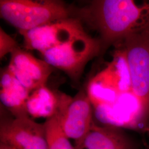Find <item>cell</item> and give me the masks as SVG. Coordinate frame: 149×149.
Instances as JSON below:
<instances>
[{
  "label": "cell",
  "mask_w": 149,
  "mask_h": 149,
  "mask_svg": "<svg viewBox=\"0 0 149 149\" xmlns=\"http://www.w3.org/2000/svg\"><path fill=\"white\" fill-rule=\"evenodd\" d=\"M73 12L98 32L101 56L129 34L149 27V1L138 5L133 0H95Z\"/></svg>",
  "instance_id": "cell-1"
},
{
  "label": "cell",
  "mask_w": 149,
  "mask_h": 149,
  "mask_svg": "<svg viewBox=\"0 0 149 149\" xmlns=\"http://www.w3.org/2000/svg\"><path fill=\"white\" fill-rule=\"evenodd\" d=\"M122 42L131 93L145 131L149 132V27L129 34Z\"/></svg>",
  "instance_id": "cell-2"
},
{
  "label": "cell",
  "mask_w": 149,
  "mask_h": 149,
  "mask_svg": "<svg viewBox=\"0 0 149 149\" xmlns=\"http://www.w3.org/2000/svg\"><path fill=\"white\" fill-rule=\"evenodd\" d=\"M72 11L56 0H1L2 18L19 31H27L48 23L72 17Z\"/></svg>",
  "instance_id": "cell-3"
},
{
  "label": "cell",
  "mask_w": 149,
  "mask_h": 149,
  "mask_svg": "<svg viewBox=\"0 0 149 149\" xmlns=\"http://www.w3.org/2000/svg\"><path fill=\"white\" fill-rule=\"evenodd\" d=\"M101 42L85 32L67 42L41 54L53 68L64 71L75 81L80 79L86 65L101 55Z\"/></svg>",
  "instance_id": "cell-4"
},
{
  "label": "cell",
  "mask_w": 149,
  "mask_h": 149,
  "mask_svg": "<svg viewBox=\"0 0 149 149\" xmlns=\"http://www.w3.org/2000/svg\"><path fill=\"white\" fill-rule=\"evenodd\" d=\"M127 67L122 52L116 55L107 68L90 81L86 92L94 108L111 104L130 89L127 86L124 69Z\"/></svg>",
  "instance_id": "cell-5"
},
{
  "label": "cell",
  "mask_w": 149,
  "mask_h": 149,
  "mask_svg": "<svg viewBox=\"0 0 149 149\" xmlns=\"http://www.w3.org/2000/svg\"><path fill=\"white\" fill-rule=\"evenodd\" d=\"M85 32L80 19L70 17L19 33L23 38L24 48L42 54Z\"/></svg>",
  "instance_id": "cell-6"
},
{
  "label": "cell",
  "mask_w": 149,
  "mask_h": 149,
  "mask_svg": "<svg viewBox=\"0 0 149 149\" xmlns=\"http://www.w3.org/2000/svg\"><path fill=\"white\" fill-rule=\"evenodd\" d=\"M0 143L16 149H48L44 123L29 116L9 118L1 114Z\"/></svg>",
  "instance_id": "cell-7"
},
{
  "label": "cell",
  "mask_w": 149,
  "mask_h": 149,
  "mask_svg": "<svg viewBox=\"0 0 149 149\" xmlns=\"http://www.w3.org/2000/svg\"><path fill=\"white\" fill-rule=\"evenodd\" d=\"M10 54L7 68L28 90L31 92L46 85L53 71L52 66L19 47Z\"/></svg>",
  "instance_id": "cell-8"
},
{
  "label": "cell",
  "mask_w": 149,
  "mask_h": 149,
  "mask_svg": "<svg viewBox=\"0 0 149 149\" xmlns=\"http://www.w3.org/2000/svg\"><path fill=\"white\" fill-rule=\"evenodd\" d=\"M92 107L86 92L81 90L56 114L65 133L74 142L82 138L94 124Z\"/></svg>",
  "instance_id": "cell-9"
},
{
  "label": "cell",
  "mask_w": 149,
  "mask_h": 149,
  "mask_svg": "<svg viewBox=\"0 0 149 149\" xmlns=\"http://www.w3.org/2000/svg\"><path fill=\"white\" fill-rule=\"evenodd\" d=\"M74 149H138L122 128L93 124L89 131L74 142Z\"/></svg>",
  "instance_id": "cell-10"
},
{
  "label": "cell",
  "mask_w": 149,
  "mask_h": 149,
  "mask_svg": "<svg viewBox=\"0 0 149 149\" xmlns=\"http://www.w3.org/2000/svg\"><path fill=\"white\" fill-rule=\"evenodd\" d=\"M0 88L1 103L14 117L29 116L27 102L31 92L22 85L7 68L1 72Z\"/></svg>",
  "instance_id": "cell-11"
},
{
  "label": "cell",
  "mask_w": 149,
  "mask_h": 149,
  "mask_svg": "<svg viewBox=\"0 0 149 149\" xmlns=\"http://www.w3.org/2000/svg\"><path fill=\"white\" fill-rule=\"evenodd\" d=\"M72 98L56 93L47 85L33 91L27 100L28 114L34 117H52L58 114Z\"/></svg>",
  "instance_id": "cell-12"
},
{
  "label": "cell",
  "mask_w": 149,
  "mask_h": 149,
  "mask_svg": "<svg viewBox=\"0 0 149 149\" xmlns=\"http://www.w3.org/2000/svg\"><path fill=\"white\" fill-rule=\"evenodd\" d=\"M48 149H74L61 128L57 115L44 123Z\"/></svg>",
  "instance_id": "cell-13"
},
{
  "label": "cell",
  "mask_w": 149,
  "mask_h": 149,
  "mask_svg": "<svg viewBox=\"0 0 149 149\" xmlns=\"http://www.w3.org/2000/svg\"><path fill=\"white\" fill-rule=\"evenodd\" d=\"M18 48L15 40L11 37L1 27L0 28V58L12 53Z\"/></svg>",
  "instance_id": "cell-14"
},
{
  "label": "cell",
  "mask_w": 149,
  "mask_h": 149,
  "mask_svg": "<svg viewBox=\"0 0 149 149\" xmlns=\"http://www.w3.org/2000/svg\"><path fill=\"white\" fill-rule=\"evenodd\" d=\"M0 149H16L7 144L0 143Z\"/></svg>",
  "instance_id": "cell-15"
},
{
  "label": "cell",
  "mask_w": 149,
  "mask_h": 149,
  "mask_svg": "<svg viewBox=\"0 0 149 149\" xmlns=\"http://www.w3.org/2000/svg\"></svg>",
  "instance_id": "cell-16"
}]
</instances>
